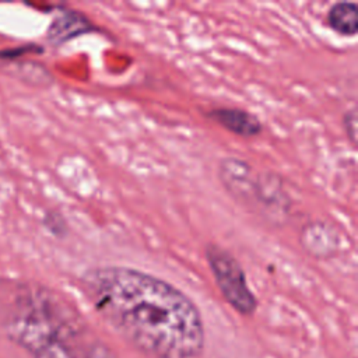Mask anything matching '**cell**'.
<instances>
[{
    "mask_svg": "<svg viewBox=\"0 0 358 358\" xmlns=\"http://www.w3.org/2000/svg\"><path fill=\"white\" fill-rule=\"evenodd\" d=\"M95 310L150 358H201L204 324L196 303L173 284L126 266H96L81 275Z\"/></svg>",
    "mask_w": 358,
    "mask_h": 358,
    "instance_id": "cell-1",
    "label": "cell"
},
{
    "mask_svg": "<svg viewBox=\"0 0 358 358\" xmlns=\"http://www.w3.org/2000/svg\"><path fill=\"white\" fill-rule=\"evenodd\" d=\"M0 326L31 358H116L74 306L41 284L0 281Z\"/></svg>",
    "mask_w": 358,
    "mask_h": 358,
    "instance_id": "cell-2",
    "label": "cell"
},
{
    "mask_svg": "<svg viewBox=\"0 0 358 358\" xmlns=\"http://www.w3.org/2000/svg\"><path fill=\"white\" fill-rule=\"evenodd\" d=\"M218 178L225 192L246 208L280 225L289 211L291 199L280 176L256 172L246 161L225 157L218 165Z\"/></svg>",
    "mask_w": 358,
    "mask_h": 358,
    "instance_id": "cell-3",
    "label": "cell"
},
{
    "mask_svg": "<svg viewBox=\"0 0 358 358\" xmlns=\"http://www.w3.org/2000/svg\"><path fill=\"white\" fill-rule=\"evenodd\" d=\"M204 255L224 299L239 315H253L257 308V301L236 257L217 243H208L204 249Z\"/></svg>",
    "mask_w": 358,
    "mask_h": 358,
    "instance_id": "cell-4",
    "label": "cell"
},
{
    "mask_svg": "<svg viewBox=\"0 0 358 358\" xmlns=\"http://www.w3.org/2000/svg\"><path fill=\"white\" fill-rule=\"evenodd\" d=\"M206 116L224 127L227 131L243 138L257 137L263 130L260 119L249 110L241 108L218 106L207 110Z\"/></svg>",
    "mask_w": 358,
    "mask_h": 358,
    "instance_id": "cell-5",
    "label": "cell"
},
{
    "mask_svg": "<svg viewBox=\"0 0 358 358\" xmlns=\"http://www.w3.org/2000/svg\"><path fill=\"white\" fill-rule=\"evenodd\" d=\"M299 241L302 248L316 259L330 257L338 248V235L336 229L323 221L306 224L301 231Z\"/></svg>",
    "mask_w": 358,
    "mask_h": 358,
    "instance_id": "cell-6",
    "label": "cell"
},
{
    "mask_svg": "<svg viewBox=\"0 0 358 358\" xmlns=\"http://www.w3.org/2000/svg\"><path fill=\"white\" fill-rule=\"evenodd\" d=\"M91 29V21L85 15L76 10H64L49 25L46 38L52 45L59 46Z\"/></svg>",
    "mask_w": 358,
    "mask_h": 358,
    "instance_id": "cell-7",
    "label": "cell"
},
{
    "mask_svg": "<svg viewBox=\"0 0 358 358\" xmlns=\"http://www.w3.org/2000/svg\"><path fill=\"white\" fill-rule=\"evenodd\" d=\"M327 25L341 36H355L358 32V10L352 1L334 3L326 14Z\"/></svg>",
    "mask_w": 358,
    "mask_h": 358,
    "instance_id": "cell-8",
    "label": "cell"
},
{
    "mask_svg": "<svg viewBox=\"0 0 358 358\" xmlns=\"http://www.w3.org/2000/svg\"><path fill=\"white\" fill-rule=\"evenodd\" d=\"M343 129H344V133L348 137L350 143L352 145H355V143H357V110H355V108L345 110V113L343 116Z\"/></svg>",
    "mask_w": 358,
    "mask_h": 358,
    "instance_id": "cell-9",
    "label": "cell"
}]
</instances>
